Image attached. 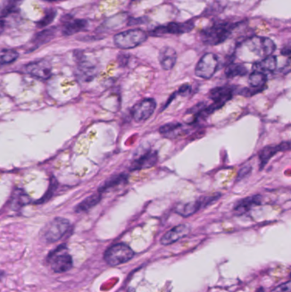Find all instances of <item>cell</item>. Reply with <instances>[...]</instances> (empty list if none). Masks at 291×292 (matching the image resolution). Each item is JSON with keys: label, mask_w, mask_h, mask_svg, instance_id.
<instances>
[{"label": "cell", "mask_w": 291, "mask_h": 292, "mask_svg": "<svg viewBox=\"0 0 291 292\" xmlns=\"http://www.w3.org/2000/svg\"><path fill=\"white\" fill-rule=\"evenodd\" d=\"M177 61V53L172 47H163L159 53V62L164 70H171Z\"/></svg>", "instance_id": "ac0fdd59"}, {"label": "cell", "mask_w": 291, "mask_h": 292, "mask_svg": "<svg viewBox=\"0 0 291 292\" xmlns=\"http://www.w3.org/2000/svg\"><path fill=\"white\" fill-rule=\"evenodd\" d=\"M134 256V251L125 243H116L109 248L104 253V260L111 267L124 264Z\"/></svg>", "instance_id": "3957f363"}, {"label": "cell", "mask_w": 291, "mask_h": 292, "mask_svg": "<svg viewBox=\"0 0 291 292\" xmlns=\"http://www.w3.org/2000/svg\"><path fill=\"white\" fill-rule=\"evenodd\" d=\"M218 65V57L213 53H206L201 56L196 67V75L208 80L215 74Z\"/></svg>", "instance_id": "52a82bcc"}, {"label": "cell", "mask_w": 291, "mask_h": 292, "mask_svg": "<svg viewBox=\"0 0 291 292\" xmlns=\"http://www.w3.org/2000/svg\"><path fill=\"white\" fill-rule=\"evenodd\" d=\"M190 232V226L187 225H179L164 234V236L161 239V243L163 245H170L181 238H184V237L187 236Z\"/></svg>", "instance_id": "4fadbf2b"}, {"label": "cell", "mask_w": 291, "mask_h": 292, "mask_svg": "<svg viewBox=\"0 0 291 292\" xmlns=\"http://www.w3.org/2000/svg\"><path fill=\"white\" fill-rule=\"evenodd\" d=\"M225 76L227 78H234V77L243 76L248 73L246 67L243 64L232 63L225 69Z\"/></svg>", "instance_id": "484cf974"}, {"label": "cell", "mask_w": 291, "mask_h": 292, "mask_svg": "<svg viewBox=\"0 0 291 292\" xmlns=\"http://www.w3.org/2000/svg\"><path fill=\"white\" fill-rule=\"evenodd\" d=\"M88 27V21L85 19H73L69 18V19L64 20V24L63 28V35L65 36H70L83 31Z\"/></svg>", "instance_id": "e0dca14e"}, {"label": "cell", "mask_w": 291, "mask_h": 292, "mask_svg": "<svg viewBox=\"0 0 291 292\" xmlns=\"http://www.w3.org/2000/svg\"><path fill=\"white\" fill-rule=\"evenodd\" d=\"M206 198H201L199 200L193 201V202H186V203H181L175 208V212L179 214L180 216L183 217H189L195 213L199 211L201 208L207 207V200Z\"/></svg>", "instance_id": "9a60e30c"}, {"label": "cell", "mask_w": 291, "mask_h": 292, "mask_svg": "<svg viewBox=\"0 0 291 292\" xmlns=\"http://www.w3.org/2000/svg\"><path fill=\"white\" fill-rule=\"evenodd\" d=\"M277 68V58L276 56H268L258 63H255L254 71L258 72H273Z\"/></svg>", "instance_id": "7402d4cb"}, {"label": "cell", "mask_w": 291, "mask_h": 292, "mask_svg": "<svg viewBox=\"0 0 291 292\" xmlns=\"http://www.w3.org/2000/svg\"><path fill=\"white\" fill-rule=\"evenodd\" d=\"M55 183H56V182H55ZM55 184H53V182L52 181L51 186H50V191H47V192L45 193L46 195H45V197L43 198V199H41V201L42 200H44L43 202H45L46 200H48V199L52 197V193H53V190H54L55 187ZM41 201H40V202H41Z\"/></svg>", "instance_id": "1f68e13d"}, {"label": "cell", "mask_w": 291, "mask_h": 292, "mask_svg": "<svg viewBox=\"0 0 291 292\" xmlns=\"http://www.w3.org/2000/svg\"><path fill=\"white\" fill-rule=\"evenodd\" d=\"M256 292H265V291H264L263 288H260Z\"/></svg>", "instance_id": "74e56055"}, {"label": "cell", "mask_w": 291, "mask_h": 292, "mask_svg": "<svg viewBox=\"0 0 291 292\" xmlns=\"http://www.w3.org/2000/svg\"><path fill=\"white\" fill-rule=\"evenodd\" d=\"M55 32H56L55 28H51L36 34L30 42L32 51L38 48L41 45H45L47 42L51 41V39L55 37Z\"/></svg>", "instance_id": "ffe728a7"}, {"label": "cell", "mask_w": 291, "mask_h": 292, "mask_svg": "<svg viewBox=\"0 0 291 292\" xmlns=\"http://www.w3.org/2000/svg\"><path fill=\"white\" fill-rule=\"evenodd\" d=\"M249 83H250V87L254 89L262 91L264 86L267 83V75L261 72L254 71L253 73L250 75Z\"/></svg>", "instance_id": "d4e9b609"}, {"label": "cell", "mask_w": 291, "mask_h": 292, "mask_svg": "<svg viewBox=\"0 0 291 292\" xmlns=\"http://www.w3.org/2000/svg\"><path fill=\"white\" fill-rule=\"evenodd\" d=\"M194 28L193 21H185V22H170L168 24L159 26L150 32L151 36L159 37L163 35H183L191 32Z\"/></svg>", "instance_id": "ba28073f"}, {"label": "cell", "mask_w": 291, "mask_h": 292, "mask_svg": "<svg viewBox=\"0 0 291 292\" xmlns=\"http://www.w3.org/2000/svg\"><path fill=\"white\" fill-rule=\"evenodd\" d=\"M236 26L230 22L215 23L201 32V39L207 45H220L231 36Z\"/></svg>", "instance_id": "6da1fadb"}, {"label": "cell", "mask_w": 291, "mask_h": 292, "mask_svg": "<svg viewBox=\"0 0 291 292\" xmlns=\"http://www.w3.org/2000/svg\"><path fill=\"white\" fill-rule=\"evenodd\" d=\"M290 147H291L290 142L282 143L277 146H266L265 148L260 150V154H259L260 169H262L267 165V163L271 160V158H273L277 152L289 150Z\"/></svg>", "instance_id": "7c38bea8"}, {"label": "cell", "mask_w": 291, "mask_h": 292, "mask_svg": "<svg viewBox=\"0 0 291 292\" xmlns=\"http://www.w3.org/2000/svg\"><path fill=\"white\" fill-rule=\"evenodd\" d=\"M50 267L56 274L66 273L73 267V259L65 244H62L52 251L47 256Z\"/></svg>", "instance_id": "7a4b0ae2"}, {"label": "cell", "mask_w": 291, "mask_h": 292, "mask_svg": "<svg viewBox=\"0 0 291 292\" xmlns=\"http://www.w3.org/2000/svg\"><path fill=\"white\" fill-rule=\"evenodd\" d=\"M281 53H282V55H284V56H290V55H291V48L286 47V48L283 49Z\"/></svg>", "instance_id": "e575fe53"}, {"label": "cell", "mask_w": 291, "mask_h": 292, "mask_svg": "<svg viewBox=\"0 0 291 292\" xmlns=\"http://www.w3.org/2000/svg\"><path fill=\"white\" fill-rule=\"evenodd\" d=\"M232 95L233 91L231 87H216L210 91V97L214 101V105H216L218 109L230 99H232Z\"/></svg>", "instance_id": "2e32d148"}, {"label": "cell", "mask_w": 291, "mask_h": 292, "mask_svg": "<svg viewBox=\"0 0 291 292\" xmlns=\"http://www.w3.org/2000/svg\"><path fill=\"white\" fill-rule=\"evenodd\" d=\"M157 161H158L157 152L149 150L142 156H140L136 160L133 161L130 169L132 171H135L150 168L157 164Z\"/></svg>", "instance_id": "5bb4252c"}, {"label": "cell", "mask_w": 291, "mask_h": 292, "mask_svg": "<svg viewBox=\"0 0 291 292\" xmlns=\"http://www.w3.org/2000/svg\"><path fill=\"white\" fill-rule=\"evenodd\" d=\"M291 292V280H289L286 283L277 286L274 290H273V292Z\"/></svg>", "instance_id": "f1b7e54d"}, {"label": "cell", "mask_w": 291, "mask_h": 292, "mask_svg": "<svg viewBox=\"0 0 291 292\" xmlns=\"http://www.w3.org/2000/svg\"><path fill=\"white\" fill-rule=\"evenodd\" d=\"M128 292H135V291H134V290H132V289H130V290H129Z\"/></svg>", "instance_id": "f35d334b"}, {"label": "cell", "mask_w": 291, "mask_h": 292, "mask_svg": "<svg viewBox=\"0 0 291 292\" xmlns=\"http://www.w3.org/2000/svg\"><path fill=\"white\" fill-rule=\"evenodd\" d=\"M19 56L17 51L15 50H3L0 52V66L14 63Z\"/></svg>", "instance_id": "4316f807"}, {"label": "cell", "mask_w": 291, "mask_h": 292, "mask_svg": "<svg viewBox=\"0 0 291 292\" xmlns=\"http://www.w3.org/2000/svg\"><path fill=\"white\" fill-rule=\"evenodd\" d=\"M45 1H47V2H58V1H62V0H45Z\"/></svg>", "instance_id": "8d00e7d4"}, {"label": "cell", "mask_w": 291, "mask_h": 292, "mask_svg": "<svg viewBox=\"0 0 291 292\" xmlns=\"http://www.w3.org/2000/svg\"><path fill=\"white\" fill-rule=\"evenodd\" d=\"M261 202V196L255 195L249 198L240 200L234 207V212L236 216H241L245 213L250 211L254 206L259 205Z\"/></svg>", "instance_id": "d6986e66"}, {"label": "cell", "mask_w": 291, "mask_h": 292, "mask_svg": "<svg viewBox=\"0 0 291 292\" xmlns=\"http://www.w3.org/2000/svg\"><path fill=\"white\" fill-rule=\"evenodd\" d=\"M25 70L28 74L40 80H47L52 76V65L46 60H39L28 63Z\"/></svg>", "instance_id": "30bf717a"}, {"label": "cell", "mask_w": 291, "mask_h": 292, "mask_svg": "<svg viewBox=\"0 0 291 292\" xmlns=\"http://www.w3.org/2000/svg\"><path fill=\"white\" fill-rule=\"evenodd\" d=\"M148 38L146 32L141 29H130L114 35V43L118 48L127 50L135 48Z\"/></svg>", "instance_id": "277c9868"}, {"label": "cell", "mask_w": 291, "mask_h": 292, "mask_svg": "<svg viewBox=\"0 0 291 292\" xmlns=\"http://www.w3.org/2000/svg\"><path fill=\"white\" fill-rule=\"evenodd\" d=\"M77 76L83 81L92 80L97 73V66L84 56H79L77 55Z\"/></svg>", "instance_id": "8fae6325"}, {"label": "cell", "mask_w": 291, "mask_h": 292, "mask_svg": "<svg viewBox=\"0 0 291 292\" xmlns=\"http://www.w3.org/2000/svg\"><path fill=\"white\" fill-rule=\"evenodd\" d=\"M128 23L127 24L129 26H131V25H136V24H140V23H145L146 22V20H145V18H135V19H132V18H130L128 20Z\"/></svg>", "instance_id": "d6a6232c"}, {"label": "cell", "mask_w": 291, "mask_h": 292, "mask_svg": "<svg viewBox=\"0 0 291 292\" xmlns=\"http://www.w3.org/2000/svg\"><path fill=\"white\" fill-rule=\"evenodd\" d=\"M127 181V174H121L114 175L113 177L107 180L104 182V184L101 185L100 188H99V193H103L104 191H108L109 189L116 187L120 184L125 183Z\"/></svg>", "instance_id": "cb8c5ba5"}, {"label": "cell", "mask_w": 291, "mask_h": 292, "mask_svg": "<svg viewBox=\"0 0 291 292\" xmlns=\"http://www.w3.org/2000/svg\"><path fill=\"white\" fill-rule=\"evenodd\" d=\"M120 61H121L120 63H121L122 65H123V64H127V61H128V56H123V55H122V56H120Z\"/></svg>", "instance_id": "d590c367"}, {"label": "cell", "mask_w": 291, "mask_h": 292, "mask_svg": "<svg viewBox=\"0 0 291 292\" xmlns=\"http://www.w3.org/2000/svg\"><path fill=\"white\" fill-rule=\"evenodd\" d=\"M70 222L64 218H55L49 224L45 232V239L47 243H55L61 239L70 229Z\"/></svg>", "instance_id": "8992f818"}, {"label": "cell", "mask_w": 291, "mask_h": 292, "mask_svg": "<svg viewBox=\"0 0 291 292\" xmlns=\"http://www.w3.org/2000/svg\"><path fill=\"white\" fill-rule=\"evenodd\" d=\"M102 199V196L101 193H97V194H93L88 197L87 199L83 200L82 202H80V204H78L75 208V212L77 213H84L87 212L88 210H90L91 209H92L93 207L97 205V203H99Z\"/></svg>", "instance_id": "603a6c76"}, {"label": "cell", "mask_w": 291, "mask_h": 292, "mask_svg": "<svg viewBox=\"0 0 291 292\" xmlns=\"http://www.w3.org/2000/svg\"><path fill=\"white\" fill-rule=\"evenodd\" d=\"M191 87L190 85H188V84H185V85H183L182 87H180V89L178 91V93L181 95V96H184V97H186L188 96L189 94L191 93Z\"/></svg>", "instance_id": "f546056e"}, {"label": "cell", "mask_w": 291, "mask_h": 292, "mask_svg": "<svg viewBox=\"0 0 291 292\" xmlns=\"http://www.w3.org/2000/svg\"><path fill=\"white\" fill-rule=\"evenodd\" d=\"M55 17H56V11L55 10H49L46 11L45 16L36 22V25L38 28H45L52 23L54 21Z\"/></svg>", "instance_id": "83f0119b"}, {"label": "cell", "mask_w": 291, "mask_h": 292, "mask_svg": "<svg viewBox=\"0 0 291 292\" xmlns=\"http://www.w3.org/2000/svg\"><path fill=\"white\" fill-rule=\"evenodd\" d=\"M251 169H252V167H250V166L243 167V168L239 171V173H238L237 180H241V179L245 177L246 175L250 174V172H251Z\"/></svg>", "instance_id": "4dcf8cb0"}, {"label": "cell", "mask_w": 291, "mask_h": 292, "mask_svg": "<svg viewBox=\"0 0 291 292\" xmlns=\"http://www.w3.org/2000/svg\"><path fill=\"white\" fill-rule=\"evenodd\" d=\"M4 28H5V21L2 18H0V35L3 34Z\"/></svg>", "instance_id": "836d02e7"}, {"label": "cell", "mask_w": 291, "mask_h": 292, "mask_svg": "<svg viewBox=\"0 0 291 292\" xmlns=\"http://www.w3.org/2000/svg\"><path fill=\"white\" fill-rule=\"evenodd\" d=\"M156 107V101L152 98L144 99L132 108V118L137 122H146L153 115Z\"/></svg>", "instance_id": "9c48e42d"}, {"label": "cell", "mask_w": 291, "mask_h": 292, "mask_svg": "<svg viewBox=\"0 0 291 292\" xmlns=\"http://www.w3.org/2000/svg\"><path fill=\"white\" fill-rule=\"evenodd\" d=\"M132 1H134V2H138V1H141V0H132Z\"/></svg>", "instance_id": "ab89813d"}, {"label": "cell", "mask_w": 291, "mask_h": 292, "mask_svg": "<svg viewBox=\"0 0 291 292\" xmlns=\"http://www.w3.org/2000/svg\"><path fill=\"white\" fill-rule=\"evenodd\" d=\"M248 48L255 55L260 57L271 56L276 50V45L270 38L266 37H254L246 42Z\"/></svg>", "instance_id": "5b68a950"}, {"label": "cell", "mask_w": 291, "mask_h": 292, "mask_svg": "<svg viewBox=\"0 0 291 292\" xmlns=\"http://www.w3.org/2000/svg\"><path fill=\"white\" fill-rule=\"evenodd\" d=\"M185 130H184L183 125L181 123H168L166 125L163 126L161 128H160V132L163 134V135L166 136V137H169V138H177L180 136L183 135L184 133H185Z\"/></svg>", "instance_id": "44dd1931"}]
</instances>
